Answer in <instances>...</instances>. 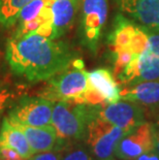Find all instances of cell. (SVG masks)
<instances>
[{
    "mask_svg": "<svg viewBox=\"0 0 159 160\" xmlns=\"http://www.w3.org/2000/svg\"><path fill=\"white\" fill-rule=\"evenodd\" d=\"M154 128H155V147H156V150L159 153V121L154 124Z\"/></svg>",
    "mask_w": 159,
    "mask_h": 160,
    "instance_id": "25",
    "label": "cell"
},
{
    "mask_svg": "<svg viewBox=\"0 0 159 160\" xmlns=\"http://www.w3.org/2000/svg\"><path fill=\"white\" fill-rule=\"evenodd\" d=\"M117 8L135 24L159 30V0H115Z\"/></svg>",
    "mask_w": 159,
    "mask_h": 160,
    "instance_id": "10",
    "label": "cell"
},
{
    "mask_svg": "<svg viewBox=\"0 0 159 160\" xmlns=\"http://www.w3.org/2000/svg\"><path fill=\"white\" fill-rule=\"evenodd\" d=\"M92 117L91 104L56 101L53 108L52 125L60 141H84Z\"/></svg>",
    "mask_w": 159,
    "mask_h": 160,
    "instance_id": "3",
    "label": "cell"
},
{
    "mask_svg": "<svg viewBox=\"0 0 159 160\" xmlns=\"http://www.w3.org/2000/svg\"><path fill=\"white\" fill-rule=\"evenodd\" d=\"M80 26L81 42L92 54L98 48L107 17V0H83Z\"/></svg>",
    "mask_w": 159,
    "mask_h": 160,
    "instance_id": "7",
    "label": "cell"
},
{
    "mask_svg": "<svg viewBox=\"0 0 159 160\" xmlns=\"http://www.w3.org/2000/svg\"><path fill=\"white\" fill-rule=\"evenodd\" d=\"M9 98H11V91L6 87H0V117L8 103Z\"/></svg>",
    "mask_w": 159,
    "mask_h": 160,
    "instance_id": "23",
    "label": "cell"
},
{
    "mask_svg": "<svg viewBox=\"0 0 159 160\" xmlns=\"http://www.w3.org/2000/svg\"><path fill=\"white\" fill-rule=\"evenodd\" d=\"M154 148V124L146 121L120 139L115 151V157L117 160H132Z\"/></svg>",
    "mask_w": 159,
    "mask_h": 160,
    "instance_id": "9",
    "label": "cell"
},
{
    "mask_svg": "<svg viewBox=\"0 0 159 160\" xmlns=\"http://www.w3.org/2000/svg\"><path fill=\"white\" fill-rule=\"evenodd\" d=\"M132 160H159V153L156 150V147H155L154 149L144 153V154H142L141 156H138V157Z\"/></svg>",
    "mask_w": 159,
    "mask_h": 160,
    "instance_id": "24",
    "label": "cell"
},
{
    "mask_svg": "<svg viewBox=\"0 0 159 160\" xmlns=\"http://www.w3.org/2000/svg\"><path fill=\"white\" fill-rule=\"evenodd\" d=\"M137 26V24H135L133 21H131L123 15L118 16L115 20L114 29L109 38L112 51L128 50Z\"/></svg>",
    "mask_w": 159,
    "mask_h": 160,
    "instance_id": "16",
    "label": "cell"
},
{
    "mask_svg": "<svg viewBox=\"0 0 159 160\" xmlns=\"http://www.w3.org/2000/svg\"><path fill=\"white\" fill-rule=\"evenodd\" d=\"M89 93L98 103H114L121 99L119 85L113 73L106 68H98L88 72Z\"/></svg>",
    "mask_w": 159,
    "mask_h": 160,
    "instance_id": "11",
    "label": "cell"
},
{
    "mask_svg": "<svg viewBox=\"0 0 159 160\" xmlns=\"http://www.w3.org/2000/svg\"><path fill=\"white\" fill-rule=\"evenodd\" d=\"M12 123L16 127L21 129L23 133L25 134L27 141L32 149L33 154L51 151V150L55 149L58 145V135H57V132L53 125L37 127V126L20 124L17 122H12Z\"/></svg>",
    "mask_w": 159,
    "mask_h": 160,
    "instance_id": "13",
    "label": "cell"
},
{
    "mask_svg": "<svg viewBox=\"0 0 159 160\" xmlns=\"http://www.w3.org/2000/svg\"><path fill=\"white\" fill-rule=\"evenodd\" d=\"M61 160H98L84 141L65 142Z\"/></svg>",
    "mask_w": 159,
    "mask_h": 160,
    "instance_id": "18",
    "label": "cell"
},
{
    "mask_svg": "<svg viewBox=\"0 0 159 160\" xmlns=\"http://www.w3.org/2000/svg\"><path fill=\"white\" fill-rule=\"evenodd\" d=\"M33 0H0V25L9 28L16 25L23 8Z\"/></svg>",
    "mask_w": 159,
    "mask_h": 160,
    "instance_id": "17",
    "label": "cell"
},
{
    "mask_svg": "<svg viewBox=\"0 0 159 160\" xmlns=\"http://www.w3.org/2000/svg\"><path fill=\"white\" fill-rule=\"evenodd\" d=\"M5 57L13 73L29 82L48 81L74 59V52L63 42L38 33L8 39Z\"/></svg>",
    "mask_w": 159,
    "mask_h": 160,
    "instance_id": "1",
    "label": "cell"
},
{
    "mask_svg": "<svg viewBox=\"0 0 159 160\" xmlns=\"http://www.w3.org/2000/svg\"><path fill=\"white\" fill-rule=\"evenodd\" d=\"M50 1L51 0H33V1L28 3L20 12L16 24H18V26L24 25V24L32 21L33 19L37 18Z\"/></svg>",
    "mask_w": 159,
    "mask_h": 160,
    "instance_id": "19",
    "label": "cell"
},
{
    "mask_svg": "<svg viewBox=\"0 0 159 160\" xmlns=\"http://www.w3.org/2000/svg\"><path fill=\"white\" fill-rule=\"evenodd\" d=\"M0 144L8 146L16 150L23 158L29 160L32 157L33 152L28 141L21 129L16 127L7 117L3 119L0 129Z\"/></svg>",
    "mask_w": 159,
    "mask_h": 160,
    "instance_id": "15",
    "label": "cell"
},
{
    "mask_svg": "<svg viewBox=\"0 0 159 160\" xmlns=\"http://www.w3.org/2000/svg\"><path fill=\"white\" fill-rule=\"evenodd\" d=\"M79 0H51L54 39H58L72 28Z\"/></svg>",
    "mask_w": 159,
    "mask_h": 160,
    "instance_id": "14",
    "label": "cell"
},
{
    "mask_svg": "<svg viewBox=\"0 0 159 160\" xmlns=\"http://www.w3.org/2000/svg\"><path fill=\"white\" fill-rule=\"evenodd\" d=\"M89 89L88 72L82 59H74L63 70L48 80L39 96L56 101L85 103Z\"/></svg>",
    "mask_w": 159,
    "mask_h": 160,
    "instance_id": "2",
    "label": "cell"
},
{
    "mask_svg": "<svg viewBox=\"0 0 159 160\" xmlns=\"http://www.w3.org/2000/svg\"><path fill=\"white\" fill-rule=\"evenodd\" d=\"M147 29L149 33L147 50L142 55L134 57L129 65L116 77L126 86L142 82L159 81V30Z\"/></svg>",
    "mask_w": 159,
    "mask_h": 160,
    "instance_id": "4",
    "label": "cell"
},
{
    "mask_svg": "<svg viewBox=\"0 0 159 160\" xmlns=\"http://www.w3.org/2000/svg\"><path fill=\"white\" fill-rule=\"evenodd\" d=\"M128 132L93 116L87 127L84 142L98 160H117L115 151L120 139Z\"/></svg>",
    "mask_w": 159,
    "mask_h": 160,
    "instance_id": "5",
    "label": "cell"
},
{
    "mask_svg": "<svg viewBox=\"0 0 159 160\" xmlns=\"http://www.w3.org/2000/svg\"><path fill=\"white\" fill-rule=\"evenodd\" d=\"M0 160H26L16 150L0 144Z\"/></svg>",
    "mask_w": 159,
    "mask_h": 160,
    "instance_id": "22",
    "label": "cell"
},
{
    "mask_svg": "<svg viewBox=\"0 0 159 160\" xmlns=\"http://www.w3.org/2000/svg\"><path fill=\"white\" fill-rule=\"evenodd\" d=\"M121 99L137 102L143 108L159 112V81H148L121 89Z\"/></svg>",
    "mask_w": 159,
    "mask_h": 160,
    "instance_id": "12",
    "label": "cell"
},
{
    "mask_svg": "<svg viewBox=\"0 0 159 160\" xmlns=\"http://www.w3.org/2000/svg\"><path fill=\"white\" fill-rule=\"evenodd\" d=\"M93 116L130 132L146 122L144 108L137 102L120 99L114 103L91 104Z\"/></svg>",
    "mask_w": 159,
    "mask_h": 160,
    "instance_id": "6",
    "label": "cell"
},
{
    "mask_svg": "<svg viewBox=\"0 0 159 160\" xmlns=\"http://www.w3.org/2000/svg\"><path fill=\"white\" fill-rule=\"evenodd\" d=\"M54 103V101L42 96H24L12 108L7 118L12 122L28 126L52 125Z\"/></svg>",
    "mask_w": 159,
    "mask_h": 160,
    "instance_id": "8",
    "label": "cell"
},
{
    "mask_svg": "<svg viewBox=\"0 0 159 160\" xmlns=\"http://www.w3.org/2000/svg\"><path fill=\"white\" fill-rule=\"evenodd\" d=\"M149 46V33L146 27L137 25V29L132 35V38L130 40L128 50L130 51L133 55L140 56L145 51L147 50Z\"/></svg>",
    "mask_w": 159,
    "mask_h": 160,
    "instance_id": "20",
    "label": "cell"
},
{
    "mask_svg": "<svg viewBox=\"0 0 159 160\" xmlns=\"http://www.w3.org/2000/svg\"><path fill=\"white\" fill-rule=\"evenodd\" d=\"M64 142H65L60 141L58 138V145H57V147L55 149L47 152L36 153L29 160H61L63 156Z\"/></svg>",
    "mask_w": 159,
    "mask_h": 160,
    "instance_id": "21",
    "label": "cell"
}]
</instances>
